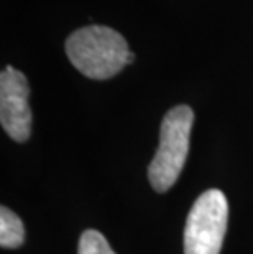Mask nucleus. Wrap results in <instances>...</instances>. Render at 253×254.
Instances as JSON below:
<instances>
[{"mask_svg":"<svg viewBox=\"0 0 253 254\" xmlns=\"http://www.w3.org/2000/svg\"><path fill=\"white\" fill-rule=\"evenodd\" d=\"M130 50L118 31L102 25L76 30L66 40V55L89 79H110L130 64Z\"/></svg>","mask_w":253,"mask_h":254,"instance_id":"obj_1","label":"nucleus"},{"mask_svg":"<svg viewBox=\"0 0 253 254\" xmlns=\"http://www.w3.org/2000/svg\"><path fill=\"white\" fill-rule=\"evenodd\" d=\"M78 254H115L104 235L97 230H85L79 238Z\"/></svg>","mask_w":253,"mask_h":254,"instance_id":"obj_6","label":"nucleus"},{"mask_svg":"<svg viewBox=\"0 0 253 254\" xmlns=\"http://www.w3.org/2000/svg\"><path fill=\"white\" fill-rule=\"evenodd\" d=\"M194 113L191 107L177 105L165 115L160 129V146L148 167V179L156 192L174 186L189 153Z\"/></svg>","mask_w":253,"mask_h":254,"instance_id":"obj_2","label":"nucleus"},{"mask_svg":"<svg viewBox=\"0 0 253 254\" xmlns=\"http://www.w3.org/2000/svg\"><path fill=\"white\" fill-rule=\"evenodd\" d=\"M30 87L25 74L7 66L0 74V122L13 141L23 143L31 133Z\"/></svg>","mask_w":253,"mask_h":254,"instance_id":"obj_4","label":"nucleus"},{"mask_svg":"<svg viewBox=\"0 0 253 254\" xmlns=\"http://www.w3.org/2000/svg\"><path fill=\"white\" fill-rule=\"evenodd\" d=\"M25 230L21 220L7 207L0 208V245L2 248L15 250L23 245Z\"/></svg>","mask_w":253,"mask_h":254,"instance_id":"obj_5","label":"nucleus"},{"mask_svg":"<svg viewBox=\"0 0 253 254\" xmlns=\"http://www.w3.org/2000/svg\"><path fill=\"white\" fill-rule=\"evenodd\" d=\"M229 203L224 192L209 189L192 205L184 228V254H219L227 231Z\"/></svg>","mask_w":253,"mask_h":254,"instance_id":"obj_3","label":"nucleus"}]
</instances>
